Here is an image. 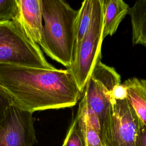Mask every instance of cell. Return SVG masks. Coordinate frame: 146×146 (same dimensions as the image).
Instances as JSON below:
<instances>
[{
	"label": "cell",
	"mask_w": 146,
	"mask_h": 146,
	"mask_svg": "<svg viewBox=\"0 0 146 146\" xmlns=\"http://www.w3.org/2000/svg\"><path fill=\"white\" fill-rule=\"evenodd\" d=\"M0 84L10 97L12 106L33 113L74 106L83 94L67 68L0 64Z\"/></svg>",
	"instance_id": "obj_1"
},
{
	"label": "cell",
	"mask_w": 146,
	"mask_h": 146,
	"mask_svg": "<svg viewBox=\"0 0 146 146\" xmlns=\"http://www.w3.org/2000/svg\"><path fill=\"white\" fill-rule=\"evenodd\" d=\"M43 17L42 50L54 60L68 68L74 57L78 10L63 0H41Z\"/></svg>",
	"instance_id": "obj_2"
},
{
	"label": "cell",
	"mask_w": 146,
	"mask_h": 146,
	"mask_svg": "<svg viewBox=\"0 0 146 146\" xmlns=\"http://www.w3.org/2000/svg\"><path fill=\"white\" fill-rule=\"evenodd\" d=\"M0 64L54 68L46 60L39 46L29 38L18 17L0 22Z\"/></svg>",
	"instance_id": "obj_3"
},
{
	"label": "cell",
	"mask_w": 146,
	"mask_h": 146,
	"mask_svg": "<svg viewBox=\"0 0 146 146\" xmlns=\"http://www.w3.org/2000/svg\"><path fill=\"white\" fill-rule=\"evenodd\" d=\"M120 84V76L115 68L103 63L99 59L83 92L82 95L85 98L87 107L98 117L103 145L110 126L112 93Z\"/></svg>",
	"instance_id": "obj_4"
},
{
	"label": "cell",
	"mask_w": 146,
	"mask_h": 146,
	"mask_svg": "<svg viewBox=\"0 0 146 146\" xmlns=\"http://www.w3.org/2000/svg\"><path fill=\"white\" fill-rule=\"evenodd\" d=\"M102 3V0H94L89 27L74 51L71 65L67 68L72 72L82 92L97 62L101 59L104 39Z\"/></svg>",
	"instance_id": "obj_5"
},
{
	"label": "cell",
	"mask_w": 146,
	"mask_h": 146,
	"mask_svg": "<svg viewBox=\"0 0 146 146\" xmlns=\"http://www.w3.org/2000/svg\"><path fill=\"white\" fill-rule=\"evenodd\" d=\"M111 118L103 146H135L139 129V119L127 98L111 95Z\"/></svg>",
	"instance_id": "obj_6"
},
{
	"label": "cell",
	"mask_w": 146,
	"mask_h": 146,
	"mask_svg": "<svg viewBox=\"0 0 146 146\" xmlns=\"http://www.w3.org/2000/svg\"><path fill=\"white\" fill-rule=\"evenodd\" d=\"M33 113L13 106L0 121V146H33L37 143Z\"/></svg>",
	"instance_id": "obj_7"
},
{
	"label": "cell",
	"mask_w": 146,
	"mask_h": 146,
	"mask_svg": "<svg viewBox=\"0 0 146 146\" xmlns=\"http://www.w3.org/2000/svg\"><path fill=\"white\" fill-rule=\"evenodd\" d=\"M18 18L29 38L39 45L42 34L41 0H17Z\"/></svg>",
	"instance_id": "obj_8"
},
{
	"label": "cell",
	"mask_w": 146,
	"mask_h": 146,
	"mask_svg": "<svg viewBox=\"0 0 146 146\" xmlns=\"http://www.w3.org/2000/svg\"><path fill=\"white\" fill-rule=\"evenodd\" d=\"M103 13V38L113 35L128 14L129 6L123 0H102Z\"/></svg>",
	"instance_id": "obj_9"
},
{
	"label": "cell",
	"mask_w": 146,
	"mask_h": 146,
	"mask_svg": "<svg viewBox=\"0 0 146 146\" xmlns=\"http://www.w3.org/2000/svg\"><path fill=\"white\" fill-rule=\"evenodd\" d=\"M122 84L126 90L128 101L140 122L146 125V79L132 78Z\"/></svg>",
	"instance_id": "obj_10"
},
{
	"label": "cell",
	"mask_w": 146,
	"mask_h": 146,
	"mask_svg": "<svg viewBox=\"0 0 146 146\" xmlns=\"http://www.w3.org/2000/svg\"><path fill=\"white\" fill-rule=\"evenodd\" d=\"M133 44L146 47V0L136 1L129 7Z\"/></svg>",
	"instance_id": "obj_11"
},
{
	"label": "cell",
	"mask_w": 146,
	"mask_h": 146,
	"mask_svg": "<svg viewBox=\"0 0 146 146\" xmlns=\"http://www.w3.org/2000/svg\"><path fill=\"white\" fill-rule=\"evenodd\" d=\"M94 0L84 1L78 10L75 25V40L74 53L89 27L92 13Z\"/></svg>",
	"instance_id": "obj_12"
},
{
	"label": "cell",
	"mask_w": 146,
	"mask_h": 146,
	"mask_svg": "<svg viewBox=\"0 0 146 146\" xmlns=\"http://www.w3.org/2000/svg\"><path fill=\"white\" fill-rule=\"evenodd\" d=\"M76 116L78 120L86 146H103L99 134L88 121L80 102Z\"/></svg>",
	"instance_id": "obj_13"
},
{
	"label": "cell",
	"mask_w": 146,
	"mask_h": 146,
	"mask_svg": "<svg viewBox=\"0 0 146 146\" xmlns=\"http://www.w3.org/2000/svg\"><path fill=\"white\" fill-rule=\"evenodd\" d=\"M62 146H86L76 116L72 121Z\"/></svg>",
	"instance_id": "obj_14"
},
{
	"label": "cell",
	"mask_w": 146,
	"mask_h": 146,
	"mask_svg": "<svg viewBox=\"0 0 146 146\" xmlns=\"http://www.w3.org/2000/svg\"><path fill=\"white\" fill-rule=\"evenodd\" d=\"M18 15L17 0H0V22L13 20Z\"/></svg>",
	"instance_id": "obj_15"
},
{
	"label": "cell",
	"mask_w": 146,
	"mask_h": 146,
	"mask_svg": "<svg viewBox=\"0 0 146 146\" xmlns=\"http://www.w3.org/2000/svg\"><path fill=\"white\" fill-rule=\"evenodd\" d=\"M12 106V101L0 84V121L3 118L7 109Z\"/></svg>",
	"instance_id": "obj_16"
},
{
	"label": "cell",
	"mask_w": 146,
	"mask_h": 146,
	"mask_svg": "<svg viewBox=\"0 0 146 146\" xmlns=\"http://www.w3.org/2000/svg\"><path fill=\"white\" fill-rule=\"evenodd\" d=\"M135 146H146V125L140 122Z\"/></svg>",
	"instance_id": "obj_17"
}]
</instances>
